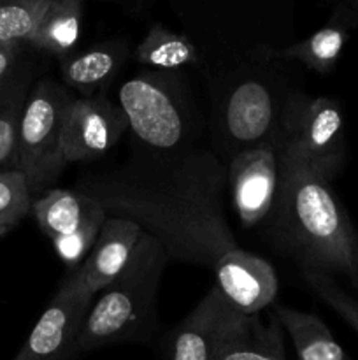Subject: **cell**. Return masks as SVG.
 <instances>
[{
    "instance_id": "cell-1",
    "label": "cell",
    "mask_w": 358,
    "mask_h": 360,
    "mask_svg": "<svg viewBox=\"0 0 358 360\" xmlns=\"http://www.w3.org/2000/svg\"><path fill=\"white\" fill-rule=\"evenodd\" d=\"M227 162L214 148L179 153L137 150L111 171L86 174L74 190L93 197L107 217L132 220L157 239L171 262L207 267L239 248L225 211Z\"/></svg>"
},
{
    "instance_id": "cell-2",
    "label": "cell",
    "mask_w": 358,
    "mask_h": 360,
    "mask_svg": "<svg viewBox=\"0 0 358 360\" xmlns=\"http://www.w3.org/2000/svg\"><path fill=\"white\" fill-rule=\"evenodd\" d=\"M265 221L274 245L302 271L344 276L358 290V232L329 179L284 144L279 188Z\"/></svg>"
},
{
    "instance_id": "cell-3",
    "label": "cell",
    "mask_w": 358,
    "mask_h": 360,
    "mask_svg": "<svg viewBox=\"0 0 358 360\" xmlns=\"http://www.w3.org/2000/svg\"><path fill=\"white\" fill-rule=\"evenodd\" d=\"M195 44L206 86L274 62L293 44L291 0H168Z\"/></svg>"
},
{
    "instance_id": "cell-4",
    "label": "cell",
    "mask_w": 358,
    "mask_h": 360,
    "mask_svg": "<svg viewBox=\"0 0 358 360\" xmlns=\"http://www.w3.org/2000/svg\"><path fill=\"white\" fill-rule=\"evenodd\" d=\"M293 63L274 60L207 86L214 151L227 164L249 148L283 144L295 105L305 95L293 79Z\"/></svg>"
},
{
    "instance_id": "cell-5",
    "label": "cell",
    "mask_w": 358,
    "mask_h": 360,
    "mask_svg": "<svg viewBox=\"0 0 358 360\" xmlns=\"http://www.w3.org/2000/svg\"><path fill=\"white\" fill-rule=\"evenodd\" d=\"M168 257L142 232L125 269L95 295L76 343V355L119 343L146 341L157 329V297Z\"/></svg>"
},
{
    "instance_id": "cell-6",
    "label": "cell",
    "mask_w": 358,
    "mask_h": 360,
    "mask_svg": "<svg viewBox=\"0 0 358 360\" xmlns=\"http://www.w3.org/2000/svg\"><path fill=\"white\" fill-rule=\"evenodd\" d=\"M118 104L140 150L168 155L197 146V112L181 70H142L121 84Z\"/></svg>"
},
{
    "instance_id": "cell-7",
    "label": "cell",
    "mask_w": 358,
    "mask_h": 360,
    "mask_svg": "<svg viewBox=\"0 0 358 360\" xmlns=\"http://www.w3.org/2000/svg\"><path fill=\"white\" fill-rule=\"evenodd\" d=\"M76 95L63 83L42 77L32 84L18 127L16 169L25 176L32 197L53 188L67 167L63 158V123Z\"/></svg>"
},
{
    "instance_id": "cell-8",
    "label": "cell",
    "mask_w": 358,
    "mask_h": 360,
    "mask_svg": "<svg viewBox=\"0 0 358 360\" xmlns=\"http://www.w3.org/2000/svg\"><path fill=\"white\" fill-rule=\"evenodd\" d=\"M32 214L69 269L83 264L107 218L93 197L67 188H49L35 197Z\"/></svg>"
},
{
    "instance_id": "cell-9",
    "label": "cell",
    "mask_w": 358,
    "mask_h": 360,
    "mask_svg": "<svg viewBox=\"0 0 358 360\" xmlns=\"http://www.w3.org/2000/svg\"><path fill=\"white\" fill-rule=\"evenodd\" d=\"M344 127L343 108L336 98L304 95L295 105L283 144L311 171L332 181L346 157Z\"/></svg>"
},
{
    "instance_id": "cell-10",
    "label": "cell",
    "mask_w": 358,
    "mask_h": 360,
    "mask_svg": "<svg viewBox=\"0 0 358 360\" xmlns=\"http://www.w3.org/2000/svg\"><path fill=\"white\" fill-rule=\"evenodd\" d=\"M93 301L95 295L84 287L77 269H69V274L13 360H70L76 357L77 338Z\"/></svg>"
},
{
    "instance_id": "cell-11",
    "label": "cell",
    "mask_w": 358,
    "mask_h": 360,
    "mask_svg": "<svg viewBox=\"0 0 358 360\" xmlns=\"http://www.w3.org/2000/svg\"><path fill=\"white\" fill-rule=\"evenodd\" d=\"M279 171L281 146L277 144L249 148L228 160L232 206L244 229L256 227L270 214L279 188Z\"/></svg>"
},
{
    "instance_id": "cell-12",
    "label": "cell",
    "mask_w": 358,
    "mask_h": 360,
    "mask_svg": "<svg viewBox=\"0 0 358 360\" xmlns=\"http://www.w3.org/2000/svg\"><path fill=\"white\" fill-rule=\"evenodd\" d=\"M128 130V122L119 108L104 95L74 97L63 123L65 164L93 162L104 157Z\"/></svg>"
},
{
    "instance_id": "cell-13",
    "label": "cell",
    "mask_w": 358,
    "mask_h": 360,
    "mask_svg": "<svg viewBox=\"0 0 358 360\" xmlns=\"http://www.w3.org/2000/svg\"><path fill=\"white\" fill-rule=\"evenodd\" d=\"M213 273L214 285L228 304L242 315H260L276 301L279 280L272 264L241 246L225 253Z\"/></svg>"
},
{
    "instance_id": "cell-14",
    "label": "cell",
    "mask_w": 358,
    "mask_h": 360,
    "mask_svg": "<svg viewBox=\"0 0 358 360\" xmlns=\"http://www.w3.org/2000/svg\"><path fill=\"white\" fill-rule=\"evenodd\" d=\"M239 311L216 285L174 327L167 340V360H214Z\"/></svg>"
},
{
    "instance_id": "cell-15",
    "label": "cell",
    "mask_w": 358,
    "mask_h": 360,
    "mask_svg": "<svg viewBox=\"0 0 358 360\" xmlns=\"http://www.w3.org/2000/svg\"><path fill=\"white\" fill-rule=\"evenodd\" d=\"M142 229L132 220L107 217L102 225L93 248L79 267H76L84 287L97 295L104 290L132 257Z\"/></svg>"
},
{
    "instance_id": "cell-16",
    "label": "cell",
    "mask_w": 358,
    "mask_h": 360,
    "mask_svg": "<svg viewBox=\"0 0 358 360\" xmlns=\"http://www.w3.org/2000/svg\"><path fill=\"white\" fill-rule=\"evenodd\" d=\"M130 56L125 39H111L70 53L60 62L62 83L79 97H97L116 79Z\"/></svg>"
},
{
    "instance_id": "cell-17",
    "label": "cell",
    "mask_w": 358,
    "mask_h": 360,
    "mask_svg": "<svg viewBox=\"0 0 358 360\" xmlns=\"http://www.w3.org/2000/svg\"><path fill=\"white\" fill-rule=\"evenodd\" d=\"M283 334L274 313L269 323H263L260 315L239 313L214 360H286Z\"/></svg>"
},
{
    "instance_id": "cell-18",
    "label": "cell",
    "mask_w": 358,
    "mask_h": 360,
    "mask_svg": "<svg viewBox=\"0 0 358 360\" xmlns=\"http://www.w3.org/2000/svg\"><path fill=\"white\" fill-rule=\"evenodd\" d=\"M350 21L339 13H333L332 20L302 41H295L286 48L274 51V58L297 62L319 74L332 72L339 62L347 41Z\"/></svg>"
},
{
    "instance_id": "cell-19",
    "label": "cell",
    "mask_w": 358,
    "mask_h": 360,
    "mask_svg": "<svg viewBox=\"0 0 358 360\" xmlns=\"http://www.w3.org/2000/svg\"><path fill=\"white\" fill-rule=\"evenodd\" d=\"M274 316L293 341L298 360H346L343 347L314 313L298 311L284 304L274 306Z\"/></svg>"
},
{
    "instance_id": "cell-20",
    "label": "cell",
    "mask_w": 358,
    "mask_h": 360,
    "mask_svg": "<svg viewBox=\"0 0 358 360\" xmlns=\"http://www.w3.org/2000/svg\"><path fill=\"white\" fill-rule=\"evenodd\" d=\"M84 0H53L30 46L39 53L65 58L76 51L83 32Z\"/></svg>"
},
{
    "instance_id": "cell-21",
    "label": "cell",
    "mask_w": 358,
    "mask_h": 360,
    "mask_svg": "<svg viewBox=\"0 0 358 360\" xmlns=\"http://www.w3.org/2000/svg\"><path fill=\"white\" fill-rule=\"evenodd\" d=\"M133 56L137 63L153 70H179L199 63L195 44L185 34L168 30L161 23L151 25Z\"/></svg>"
},
{
    "instance_id": "cell-22",
    "label": "cell",
    "mask_w": 358,
    "mask_h": 360,
    "mask_svg": "<svg viewBox=\"0 0 358 360\" xmlns=\"http://www.w3.org/2000/svg\"><path fill=\"white\" fill-rule=\"evenodd\" d=\"M34 81V67L28 63L14 79L0 88V171L16 169L18 127L25 101Z\"/></svg>"
},
{
    "instance_id": "cell-23",
    "label": "cell",
    "mask_w": 358,
    "mask_h": 360,
    "mask_svg": "<svg viewBox=\"0 0 358 360\" xmlns=\"http://www.w3.org/2000/svg\"><path fill=\"white\" fill-rule=\"evenodd\" d=\"M53 0H0V42L30 46Z\"/></svg>"
},
{
    "instance_id": "cell-24",
    "label": "cell",
    "mask_w": 358,
    "mask_h": 360,
    "mask_svg": "<svg viewBox=\"0 0 358 360\" xmlns=\"http://www.w3.org/2000/svg\"><path fill=\"white\" fill-rule=\"evenodd\" d=\"M32 197L25 176L18 169L0 171V231H13L32 213Z\"/></svg>"
},
{
    "instance_id": "cell-25",
    "label": "cell",
    "mask_w": 358,
    "mask_h": 360,
    "mask_svg": "<svg viewBox=\"0 0 358 360\" xmlns=\"http://www.w3.org/2000/svg\"><path fill=\"white\" fill-rule=\"evenodd\" d=\"M305 285L311 288L312 294L321 299L329 308H332L337 315L343 316L346 323H350L358 333V299L347 294L344 288L336 283V280L326 274L312 273V271H302Z\"/></svg>"
},
{
    "instance_id": "cell-26",
    "label": "cell",
    "mask_w": 358,
    "mask_h": 360,
    "mask_svg": "<svg viewBox=\"0 0 358 360\" xmlns=\"http://www.w3.org/2000/svg\"><path fill=\"white\" fill-rule=\"evenodd\" d=\"M27 48H30V46L0 42V88L6 86L11 79H14L28 65V62L25 60V49Z\"/></svg>"
},
{
    "instance_id": "cell-27",
    "label": "cell",
    "mask_w": 358,
    "mask_h": 360,
    "mask_svg": "<svg viewBox=\"0 0 358 360\" xmlns=\"http://www.w3.org/2000/svg\"><path fill=\"white\" fill-rule=\"evenodd\" d=\"M98 2L112 4V6L121 7L126 13L139 16V14H146L151 7H154L158 0H98Z\"/></svg>"
},
{
    "instance_id": "cell-28",
    "label": "cell",
    "mask_w": 358,
    "mask_h": 360,
    "mask_svg": "<svg viewBox=\"0 0 358 360\" xmlns=\"http://www.w3.org/2000/svg\"><path fill=\"white\" fill-rule=\"evenodd\" d=\"M336 13L346 18L350 23L358 25V0H339Z\"/></svg>"
},
{
    "instance_id": "cell-29",
    "label": "cell",
    "mask_w": 358,
    "mask_h": 360,
    "mask_svg": "<svg viewBox=\"0 0 358 360\" xmlns=\"http://www.w3.org/2000/svg\"><path fill=\"white\" fill-rule=\"evenodd\" d=\"M7 234V232L6 231H0V239H2L4 238V236H6Z\"/></svg>"
}]
</instances>
